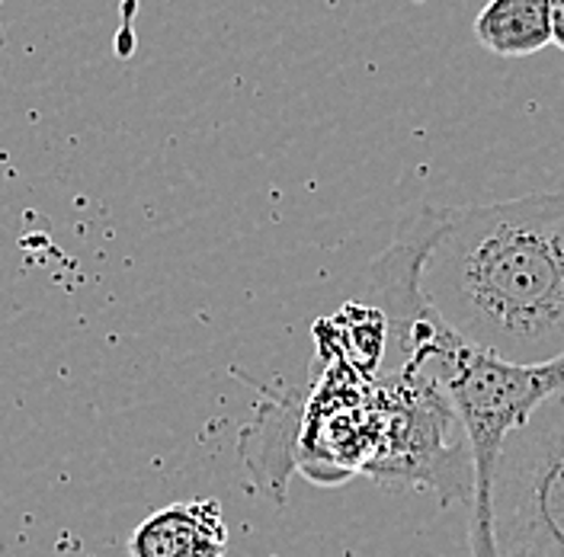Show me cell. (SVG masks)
<instances>
[{
    "mask_svg": "<svg viewBox=\"0 0 564 557\" xmlns=\"http://www.w3.org/2000/svg\"><path fill=\"white\" fill-rule=\"evenodd\" d=\"M426 211L421 295L458 343L510 365L564 356V193Z\"/></svg>",
    "mask_w": 564,
    "mask_h": 557,
    "instance_id": "cell-1",
    "label": "cell"
},
{
    "mask_svg": "<svg viewBox=\"0 0 564 557\" xmlns=\"http://www.w3.org/2000/svg\"><path fill=\"white\" fill-rule=\"evenodd\" d=\"M456 404L468 465H471V523L468 548L471 557H497L491 532V481L503 439L523 426L549 397L564 391V356L539 365H510L475 349L458 347L440 369Z\"/></svg>",
    "mask_w": 564,
    "mask_h": 557,
    "instance_id": "cell-2",
    "label": "cell"
},
{
    "mask_svg": "<svg viewBox=\"0 0 564 557\" xmlns=\"http://www.w3.org/2000/svg\"><path fill=\"white\" fill-rule=\"evenodd\" d=\"M491 532L497 557H564V391L503 439Z\"/></svg>",
    "mask_w": 564,
    "mask_h": 557,
    "instance_id": "cell-3",
    "label": "cell"
},
{
    "mask_svg": "<svg viewBox=\"0 0 564 557\" xmlns=\"http://www.w3.org/2000/svg\"><path fill=\"white\" fill-rule=\"evenodd\" d=\"M132 557H225L228 525L215 500L174 503L135 528Z\"/></svg>",
    "mask_w": 564,
    "mask_h": 557,
    "instance_id": "cell-4",
    "label": "cell"
},
{
    "mask_svg": "<svg viewBox=\"0 0 564 557\" xmlns=\"http://www.w3.org/2000/svg\"><path fill=\"white\" fill-rule=\"evenodd\" d=\"M475 39L500 58H527L552 45V0H488Z\"/></svg>",
    "mask_w": 564,
    "mask_h": 557,
    "instance_id": "cell-5",
    "label": "cell"
},
{
    "mask_svg": "<svg viewBox=\"0 0 564 557\" xmlns=\"http://www.w3.org/2000/svg\"><path fill=\"white\" fill-rule=\"evenodd\" d=\"M552 45L564 52V0H552Z\"/></svg>",
    "mask_w": 564,
    "mask_h": 557,
    "instance_id": "cell-6",
    "label": "cell"
}]
</instances>
